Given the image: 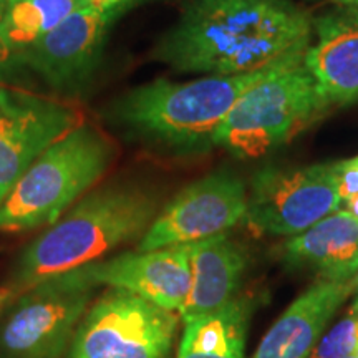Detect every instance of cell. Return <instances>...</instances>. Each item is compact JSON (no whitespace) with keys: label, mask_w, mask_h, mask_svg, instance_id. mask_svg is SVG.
<instances>
[{"label":"cell","mask_w":358,"mask_h":358,"mask_svg":"<svg viewBox=\"0 0 358 358\" xmlns=\"http://www.w3.org/2000/svg\"><path fill=\"white\" fill-rule=\"evenodd\" d=\"M191 287L179 319L189 322L237 297L241 279L248 266V254L227 234L189 243Z\"/></svg>","instance_id":"15"},{"label":"cell","mask_w":358,"mask_h":358,"mask_svg":"<svg viewBox=\"0 0 358 358\" xmlns=\"http://www.w3.org/2000/svg\"><path fill=\"white\" fill-rule=\"evenodd\" d=\"M83 7L85 0H7L0 19L2 45L19 65L27 48Z\"/></svg>","instance_id":"17"},{"label":"cell","mask_w":358,"mask_h":358,"mask_svg":"<svg viewBox=\"0 0 358 358\" xmlns=\"http://www.w3.org/2000/svg\"><path fill=\"white\" fill-rule=\"evenodd\" d=\"M178 358H245V355H222V353L178 352Z\"/></svg>","instance_id":"22"},{"label":"cell","mask_w":358,"mask_h":358,"mask_svg":"<svg viewBox=\"0 0 358 358\" xmlns=\"http://www.w3.org/2000/svg\"><path fill=\"white\" fill-rule=\"evenodd\" d=\"M290 266L310 267L322 279H348L358 267V219L347 209L329 214L282 248Z\"/></svg>","instance_id":"16"},{"label":"cell","mask_w":358,"mask_h":358,"mask_svg":"<svg viewBox=\"0 0 358 358\" xmlns=\"http://www.w3.org/2000/svg\"><path fill=\"white\" fill-rule=\"evenodd\" d=\"M127 3L113 8L83 7L19 57V65L37 71L58 93L78 95L101 62L106 32Z\"/></svg>","instance_id":"10"},{"label":"cell","mask_w":358,"mask_h":358,"mask_svg":"<svg viewBox=\"0 0 358 358\" xmlns=\"http://www.w3.org/2000/svg\"><path fill=\"white\" fill-rule=\"evenodd\" d=\"M115 146L92 124H80L43 151L0 204V231L22 232L58 221L101 179Z\"/></svg>","instance_id":"4"},{"label":"cell","mask_w":358,"mask_h":358,"mask_svg":"<svg viewBox=\"0 0 358 358\" xmlns=\"http://www.w3.org/2000/svg\"><path fill=\"white\" fill-rule=\"evenodd\" d=\"M338 194L342 201H347L352 196L358 194V163H355L353 158L340 161Z\"/></svg>","instance_id":"20"},{"label":"cell","mask_w":358,"mask_h":358,"mask_svg":"<svg viewBox=\"0 0 358 358\" xmlns=\"http://www.w3.org/2000/svg\"><path fill=\"white\" fill-rule=\"evenodd\" d=\"M353 161H355V163H358V156H355V158H353Z\"/></svg>","instance_id":"28"},{"label":"cell","mask_w":358,"mask_h":358,"mask_svg":"<svg viewBox=\"0 0 358 358\" xmlns=\"http://www.w3.org/2000/svg\"><path fill=\"white\" fill-rule=\"evenodd\" d=\"M248 209L244 181L231 171H217L185 187L153 219L138 250L198 243L226 234L243 221Z\"/></svg>","instance_id":"9"},{"label":"cell","mask_w":358,"mask_h":358,"mask_svg":"<svg viewBox=\"0 0 358 358\" xmlns=\"http://www.w3.org/2000/svg\"><path fill=\"white\" fill-rule=\"evenodd\" d=\"M340 161L310 166H267L250 179L244 221L259 232L297 236L337 211Z\"/></svg>","instance_id":"8"},{"label":"cell","mask_w":358,"mask_h":358,"mask_svg":"<svg viewBox=\"0 0 358 358\" xmlns=\"http://www.w3.org/2000/svg\"><path fill=\"white\" fill-rule=\"evenodd\" d=\"M358 343V301L330 332L320 337L308 358H343L352 355Z\"/></svg>","instance_id":"19"},{"label":"cell","mask_w":358,"mask_h":358,"mask_svg":"<svg viewBox=\"0 0 358 358\" xmlns=\"http://www.w3.org/2000/svg\"><path fill=\"white\" fill-rule=\"evenodd\" d=\"M348 282H350L352 292L353 294H358V267H357V271L353 272L350 277H348Z\"/></svg>","instance_id":"25"},{"label":"cell","mask_w":358,"mask_h":358,"mask_svg":"<svg viewBox=\"0 0 358 358\" xmlns=\"http://www.w3.org/2000/svg\"><path fill=\"white\" fill-rule=\"evenodd\" d=\"M96 289L78 267L20 294L0 327V358H62Z\"/></svg>","instance_id":"6"},{"label":"cell","mask_w":358,"mask_h":358,"mask_svg":"<svg viewBox=\"0 0 358 358\" xmlns=\"http://www.w3.org/2000/svg\"><path fill=\"white\" fill-rule=\"evenodd\" d=\"M353 295L348 279H320L268 329L252 358H308L338 307Z\"/></svg>","instance_id":"14"},{"label":"cell","mask_w":358,"mask_h":358,"mask_svg":"<svg viewBox=\"0 0 358 358\" xmlns=\"http://www.w3.org/2000/svg\"><path fill=\"white\" fill-rule=\"evenodd\" d=\"M343 358H357V357L352 353V355H347V357H343Z\"/></svg>","instance_id":"27"},{"label":"cell","mask_w":358,"mask_h":358,"mask_svg":"<svg viewBox=\"0 0 358 358\" xmlns=\"http://www.w3.org/2000/svg\"><path fill=\"white\" fill-rule=\"evenodd\" d=\"M335 2L345 7H358V0H335Z\"/></svg>","instance_id":"26"},{"label":"cell","mask_w":358,"mask_h":358,"mask_svg":"<svg viewBox=\"0 0 358 358\" xmlns=\"http://www.w3.org/2000/svg\"><path fill=\"white\" fill-rule=\"evenodd\" d=\"M306 52L292 53L245 90L217 128L214 146L239 158H257L287 141L327 108L303 62Z\"/></svg>","instance_id":"5"},{"label":"cell","mask_w":358,"mask_h":358,"mask_svg":"<svg viewBox=\"0 0 358 358\" xmlns=\"http://www.w3.org/2000/svg\"><path fill=\"white\" fill-rule=\"evenodd\" d=\"M6 3H7V0H0V19H2V13H3V8H6ZM13 65H17L15 60H13L10 53L6 50V47L2 45V40H0V75H2L3 71L10 70Z\"/></svg>","instance_id":"21"},{"label":"cell","mask_w":358,"mask_h":358,"mask_svg":"<svg viewBox=\"0 0 358 358\" xmlns=\"http://www.w3.org/2000/svg\"><path fill=\"white\" fill-rule=\"evenodd\" d=\"M176 330L174 312L110 289L83 315L69 358H169Z\"/></svg>","instance_id":"7"},{"label":"cell","mask_w":358,"mask_h":358,"mask_svg":"<svg viewBox=\"0 0 358 358\" xmlns=\"http://www.w3.org/2000/svg\"><path fill=\"white\" fill-rule=\"evenodd\" d=\"M82 268L98 287L127 290L171 312H179L191 287L189 244L100 259Z\"/></svg>","instance_id":"12"},{"label":"cell","mask_w":358,"mask_h":358,"mask_svg":"<svg viewBox=\"0 0 358 358\" xmlns=\"http://www.w3.org/2000/svg\"><path fill=\"white\" fill-rule=\"evenodd\" d=\"M315 45H308L306 65L327 106L358 100V7H338L313 24Z\"/></svg>","instance_id":"13"},{"label":"cell","mask_w":358,"mask_h":358,"mask_svg":"<svg viewBox=\"0 0 358 358\" xmlns=\"http://www.w3.org/2000/svg\"><path fill=\"white\" fill-rule=\"evenodd\" d=\"M77 127V111L64 103L0 88V204L34 161Z\"/></svg>","instance_id":"11"},{"label":"cell","mask_w":358,"mask_h":358,"mask_svg":"<svg viewBox=\"0 0 358 358\" xmlns=\"http://www.w3.org/2000/svg\"><path fill=\"white\" fill-rule=\"evenodd\" d=\"M87 7H96V8H113L122 6V3H128L129 0H85Z\"/></svg>","instance_id":"23"},{"label":"cell","mask_w":358,"mask_h":358,"mask_svg":"<svg viewBox=\"0 0 358 358\" xmlns=\"http://www.w3.org/2000/svg\"><path fill=\"white\" fill-rule=\"evenodd\" d=\"M155 216L156 199L138 187L110 186L87 194L24 249L6 297L100 261L146 232Z\"/></svg>","instance_id":"2"},{"label":"cell","mask_w":358,"mask_h":358,"mask_svg":"<svg viewBox=\"0 0 358 358\" xmlns=\"http://www.w3.org/2000/svg\"><path fill=\"white\" fill-rule=\"evenodd\" d=\"M345 204H347V208H345L347 211L350 213L352 216H355L358 219V194L352 196L350 199H347Z\"/></svg>","instance_id":"24"},{"label":"cell","mask_w":358,"mask_h":358,"mask_svg":"<svg viewBox=\"0 0 358 358\" xmlns=\"http://www.w3.org/2000/svg\"><path fill=\"white\" fill-rule=\"evenodd\" d=\"M2 301H3V297H2V295H0V303H2Z\"/></svg>","instance_id":"29"},{"label":"cell","mask_w":358,"mask_h":358,"mask_svg":"<svg viewBox=\"0 0 358 358\" xmlns=\"http://www.w3.org/2000/svg\"><path fill=\"white\" fill-rule=\"evenodd\" d=\"M312 27L292 0H186L155 57L186 73H249L307 50Z\"/></svg>","instance_id":"1"},{"label":"cell","mask_w":358,"mask_h":358,"mask_svg":"<svg viewBox=\"0 0 358 358\" xmlns=\"http://www.w3.org/2000/svg\"><path fill=\"white\" fill-rule=\"evenodd\" d=\"M280 62L229 77L209 75L185 83L155 80L120 98L113 105V116L129 131L156 145L181 151L204 150L214 146L217 128L241 95Z\"/></svg>","instance_id":"3"},{"label":"cell","mask_w":358,"mask_h":358,"mask_svg":"<svg viewBox=\"0 0 358 358\" xmlns=\"http://www.w3.org/2000/svg\"><path fill=\"white\" fill-rule=\"evenodd\" d=\"M250 303L236 297L216 310L185 322L178 352L245 355Z\"/></svg>","instance_id":"18"}]
</instances>
